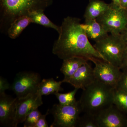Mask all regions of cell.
Returning <instances> with one entry per match:
<instances>
[{
    "mask_svg": "<svg viewBox=\"0 0 127 127\" xmlns=\"http://www.w3.org/2000/svg\"><path fill=\"white\" fill-rule=\"evenodd\" d=\"M60 27L58 39L53 46L54 55L63 60L76 57L91 61L95 58L104 60L89 40L79 18L68 16Z\"/></svg>",
    "mask_w": 127,
    "mask_h": 127,
    "instance_id": "1",
    "label": "cell"
},
{
    "mask_svg": "<svg viewBox=\"0 0 127 127\" xmlns=\"http://www.w3.org/2000/svg\"><path fill=\"white\" fill-rule=\"evenodd\" d=\"M53 0H0V30L6 33L16 19L35 10L45 11Z\"/></svg>",
    "mask_w": 127,
    "mask_h": 127,
    "instance_id": "2",
    "label": "cell"
},
{
    "mask_svg": "<svg viewBox=\"0 0 127 127\" xmlns=\"http://www.w3.org/2000/svg\"><path fill=\"white\" fill-rule=\"evenodd\" d=\"M115 89L95 79L83 90L79 100L82 112L96 116L113 104Z\"/></svg>",
    "mask_w": 127,
    "mask_h": 127,
    "instance_id": "3",
    "label": "cell"
},
{
    "mask_svg": "<svg viewBox=\"0 0 127 127\" xmlns=\"http://www.w3.org/2000/svg\"><path fill=\"white\" fill-rule=\"evenodd\" d=\"M93 46L104 61L120 68L127 45L120 34L108 35Z\"/></svg>",
    "mask_w": 127,
    "mask_h": 127,
    "instance_id": "4",
    "label": "cell"
},
{
    "mask_svg": "<svg viewBox=\"0 0 127 127\" xmlns=\"http://www.w3.org/2000/svg\"><path fill=\"white\" fill-rule=\"evenodd\" d=\"M96 20L108 33L120 34L127 24V9L112 2L109 9Z\"/></svg>",
    "mask_w": 127,
    "mask_h": 127,
    "instance_id": "5",
    "label": "cell"
},
{
    "mask_svg": "<svg viewBox=\"0 0 127 127\" xmlns=\"http://www.w3.org/2000/svg\"><path fill=\"white\" fill-rule=\"evenodd\" d=\"M54 118L51 127H77L82 110L79 101L75 104L68 105L55 104L50 110Z\"/></svg>",
    "mask_w": 127,
    "mask_h": 127,
    "instance_id": "6",
    "label": "cell"
},
{
    "mask_svg": "<svg viewBox=\"0 0 127 127\" xmlns=\"http://www.w3.org/2000/svg\"><path fill=\"white\" fill-rule=\"evenodd\" d=\"M41 81L40 75L31 71L17 73L11 86V89L17 98L23 97L30 94L36 93Z\"/></svg>",
    "mask_w": 127,
    "mask_h": 127,
    "instance_id": "7",
    "label": "cell"
},
{
    "mask_svg": "<svg viewBox=\"0 0 127 127\" xmlns=\"http://www.w3.org/2000/svg\"><path fill=\"white\" fill-rule=\"evenodd\" d=\"M91 61L95 64V79L116 88L122 74L121 69L102 59L95 58Z\"/></svg>",
    "mask_w": 127,
    "mask_h": 127,
    "instance_id": "8",
    "label": "cell"
},
{
    "mask_svg": "<svg viewBox=\"0 0 127 127\" xmlns=\"http://www.w3.org/2000/svg\"><path fill=\"white\" fill-rule=\"evenodd\" d=\"M38 92L30 94L23 97L17 98L16 102L15 127L24 122L26 116L43 104L42 98Z\"/></svg>",
    "mask_w": 127,
    "mask_h": 127,
    "instance_id": "9",
    "label": "cell"
},
{
    "mask_svg": "<svg viewBox=\"0 0 127 127\" xmlns=\"http://www.w3.org/2000/svg\"><path fill=\"white\" fill-rule=\"evenodd\" d=\"M99 127H127V118L114 104L101 111L96 116Z\"/></svg>",
    "mask_w": 127,
    "mask_h": 127,
    "instance_id": "10",
    "label": "cell"
},
{
    "mask_svg": "<svg viewBox=\"0 0 127 127\" xmlns=\"http://www.w3.org/2000/svg\"><path fill=\"white\" fill-rule=\"evenodd\" d=\"M17 98L0 94V124L1 127H15Z\"/></svg>",
    "mask_w": 127,
    "mask_h": 127,
    "instance_id": "11",
    "label": "cell"
},
{
    "mask_svg": "<svg viewBox=\"0 0 127 127\" xmlns=\"http://www.w3.org/2000/svg\"><path fill=\"white\" fill-rule=\"evenodd\" d=\"M95 80L93 68L87 62L78 69L68 83L75 88L83 90Z\"/></svg>",
    "mask_w": 127,
    "mask_h": 127,
    "instance_id": "12",
    "label": "cell"
},
{
    "mask_svg": "<svg viewBox=\"0 0 127 127\" xmlns=\"http://www.w3.org/2000/svg\"><path fill=\"white\" fill-rule=\"evenodd\" d=\"M61 71L64 75L63 82L68 83L78 69L83 65L88 62V60L83 58L73 57L63 60Z\"/></svg>",
    "mask_w": 127,
    "mask_h": 127,
    "instance_id": "13",
    "label": "cell"
},
{
    "mask_svg": "<svg viewBox=\"0 0 127 127\" xmlns=\"http://www.w3.org/2000/svg\"><path fill=\"white\" fill-rule=\"evenodd\" d=\"M81 27L88 38L95 42L103 39L108 35L101 24L95 20H85Z\"/></svg>",
    "mask_w": 127,
    "mask_h": 127,
    "instance_id": "14",
    "label": "cell"
},
{
    "mask_svg": "<svg viewBox=\"0 0 127 127\" xmlns=\"http://www.w3.org/2000/svg\"><path fill=\"white\" fill-rule=\"evenodd\" d=\"M110 6L101 0H89L84 15L85 20H95L102 15Z\"/></svg>",
    "mask_w": 127,
    "mask_h": 127,
    "instance_id": "15",
    "label": "cell"
},
{
    "mask_svg": "<svg viewBox=\"0 0 127 127\" xmlns=\"http://www.w3.org/2000/svg\"><path fill=\"white\" fill-rule=\"evenodd\" d=\"M31 23V18L28 15L20 17L11 24L7 29L6 34L11 39H15Z\"/></svg>",
    "mask_w": 127,
    "mask_h": 127,
    "instance_id": "16",
    "label": "cell"
},
{
    "mask_svg": "<svg viewBox=\"0 0 127 127\" xmlns=\"http://www.w3.org/2000/svg\"><path fill=\"white\" fill-rule=\"evenodd\" d=\"M43 10H35L30 12L28 15L31 18L32 23L41 25L43 27L52 28L56 30L58 34L61 32V27L52 22L44 13Z\"/></svg>",
    "mask_w": 127,
    "mask_h": 127,
    "instance_id": "17",
    "label": "cell"
},
{
    "mask_svg": "<svg viewBox=\"0 0 127 127\" xmlns=\"http://www.w3.org/2000/svg\"><path fill=\"white\" fill-rule=\"evenodd\" d=\"M63 83L62 81H57L53 78L42 79L39 84L37 92L41 96L54 94L55 93L63 91L62 87Z\"/></svg>",
    "mask_w": 127,
    "mask_h": 127,
    "instance_id": "18",
    "label": "cell"
},
{
    "mask_svg": "<svg viewBox=\"0 0 127 127\" xmlns=\"http://www.w3.org/2000/svg\"><path fill=\"white\" fill-rule=\"evenodd\" d=\"M113 104L124 113H127V93L115 88Z\"/></svg>",
    "mask_w": 127,
    "mask_h": 127,
    "instance_id": "19",
    "label": "cell"
},
{
    "mask_svg": "<svg viewBox=\"0 0 127 127\" xmlns=\"http://www.w3.org/2000/svg\"><path fill=\"white\" fill-rule=\"evenodd\" d=\"M78 90L75 88L73 91L67 93H60L58 92L54 93V95L59 101V104L62 105H71L75 104L77 101L75 96Z\"/></svg>",
    "mask_w": 127,
    "mask_h": 127,
    "instance_id": "20",
    "label": "cell"
},
{
    "mask_svg": "<svg viewBox=\"0 0 127 127\" xmlns=\"http://www.w3.org/2000/svg\"><path fill=\"white\" fill-rule=\"evenodd\" d=\"M77 127H99L96 116L87 113L79 117Z\"/></svg>",
    "mask_w": 127,
    "mask_h": 127,
    "instance_id": "21",
    "label": "cell"
},
{
    "mask_svg": "<svg viewBox=\"0 0 127 127\" xmlns=\"http://www.w3.org/2000/svg\"><path fill=\"white\" fill-rule=\"evenodd\" d=\"M38 108L30 113L26 117L24 122V127H35L41 115Z\"/></svg>",
    "mask_w": 127,
    "mask_h": 127,
    "instance_id": "22",
    "label": "cell"
},
{
    "mask_svg": "<svg viewBox=\"0 0 127 127\" xmlns=\"http://www.w3.org/2000/svg\"><path fill=\"white\" fill-rule=\"evenodd\" d=\"M122 70L123 71L116 88L127 93V67Z\"/></svg>",
    "mask_w": 127,
    "mask_h": 127,
    "instance_id": "23",
    "label": "cell"
},
{
    "mask_svg": "<svg viewBox=\"0 0 127 127\" xmlns=\"http://www.w3.org/2000/svg\"><path fill=\"white\" fill-rule=\"evenodd\" d=\"M11 89V86L7 79L0 76V94L5 93L6 91Z\"/></svg>",
    "mask_w": 127,
    "mask_h": 127,
    "instance_id": "24",
    "label": "cell"
},
{
    "mask_svg": "<svg viewBox=\"0 0 127 127\" xmlns=\"http://www.w3.org/2000/svg\"><path fill=\"white\" fill-rule=\"evenodd\" d=\"M49 113H50V109H48L45 114H41V115L35 127H48L47 122L46 119V116L49 114Z\"/></svg>",
    "mask_w": 127,
    "mask_h": 127,
    "instance_id": "25",
    "label": "cell"
},
{
    "mask_svg": "<svg viewBox=\"0 0 127 127\" xmlns=\"http://www.w3.org/2000/svg\"><path fill=\"white\" fill-rule=\"evenodd\" d=\"M127 67V45L125 53H124V56L123 59L122 64L121 66L120 69H123Z\"/></svg>",
    "mask_w": 127,
    "mask_h": 127,
    "instance_id": "26",
    "label": "cell"
},
{
    "mask_svg": "<svg viewBox=\"0 0 127 127\" xmlns=\"http://www.w3.org/2000/svg\"><path fill=\"white\" fill-rule=\"evenodd\" d=\"M120 34L127 45V24Z\"/></svg>",
    "mask_w": 127,
    "mask_h": 127,
    "instance_id": "27",
    "label": "cell"
},
{
    "mask_svg": "<svg viewBox=\"0 0 127 127\" xmlns=\"http://www.w3.org/2000/svg\"><path fill=\"white\" fill-rule=\"evenodd\" d=\"M120 5L122 7L127 9V0H120Z\"/></svg>",
    "mask_w": 127,
    "mask_h": 127,
    "instance_id": "28",
    "label": "cell"
},
{
    "mask_svg": "<svg viewBox=\"0 0 127 127\" xmlns=\"http://www.w3.org/2000/svg\"><path fill=\"white\" fill-rule=\"evenodd\" d=\"M112 2L114 4L117 5H120V0H112Z\"/></svg>",
    "mask_w": 127,
    "mask_h": 127,
    "instance_id": "29",
    "label": "cell"
}]
</instances>
